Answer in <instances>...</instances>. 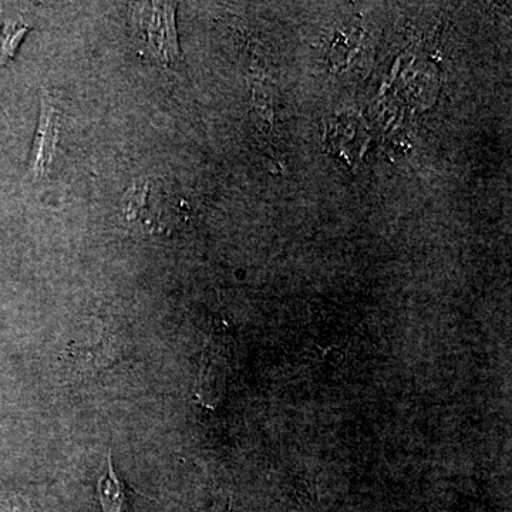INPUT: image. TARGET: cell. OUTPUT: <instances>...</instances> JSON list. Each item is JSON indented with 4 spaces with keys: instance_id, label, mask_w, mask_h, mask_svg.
<instances>
[{
    "instance_id": "6da1fadb",
    "label": "cell",
    "mask_w": 512,
    "mask_h": 512,
    "mask_svg": "<svg viewBox=\"0 0 512 512\" xmlns=\"http://www.w3.org/2000/svg\"><path fill=\"white\" fill-rule=\"evenodd\" d=\"M134 26L141 46L150 57L163 64L175 66L180 59L174 9L170 3H140L134 8Z\"/></svg>"
},
{
    "instance_id": "7a4b0ae2",
    "label": "cell",
    "mask_w": 512,
    "mask_h": 512,
    "mask_svg": "<svg viewBox=\"0 0 512 512\" xmlns=\"http://www.w3.org/2000/svg\"><path fill=\"white\" fill-rule=\"evenodd\" d=\"M117 356H119V348L114 345V340L107 333L104 335L100 332L96 342L80 340V342L70 343L69 348L64 352L63 359L76 375L93 376L94 373L113 365Z\"/></svg>"
},
{
    "instance_id": "3957f363",
    "label": "cell",
    "mask_w": 512,
    "mask_h": 512,
    "mask_svg": "<svg viewBox=\"0 0 512 512\" xmlns=\"http://www.w3.org/2000/svg\"><path fill=\"white\" fill-rule=\"evenodd\" d=\"M57 141H59V113L49 94L43 93L42 113L30 160V175L33 180H40L49 173L53 158L56 156Z\"/></svg>"
},
{
    "instance_id": "277c9868",
    "label": "cell",
    "mask_w": 512,
    "mask_h": 512,
    "mask_svg": "<svg viewBox=\"0 0 512 512\" xmlns=\"http://www.w3.org/2000/svg\"><path fill=\"white\" fill-rule=\"evenodd\" d=\"M107 467L109 471L99 481L101 505L104 512H123L124 503H126V487L114 471L111 453L107 457Z\"/></svg>"
},
{
    "instance_id": "5b68a950",
    "label": "cell",
    "mask_w": 512,
    "mask_h": 512,
    "mask_svg": "<svg viewBox=\"0 0 512 512\" xmlns=\"http://www.w3.org/2000/svg\"><path fill=\"white\" fill-rule=\"evenodd\" d=\"M26 30V26L19 20L0 18V63L13 56Z\"/></svg>"
},
{
    "instance_id": "8992f818",
    "label": "cell",
    "mask_w": 512,
    "mask_h": 512,
    "mask_svg": "<svg viewBox=\"0 0 512 512\" xmlns=\"http://www.w3.org/2000/svg\"><path fill=\"white\" fill-rule=\"evenodd\" d=\"M0 512H32L28 501L16 497H0Z\"/></svg>"
}]
</instances>
